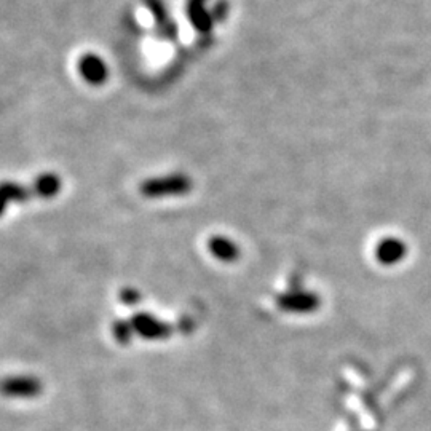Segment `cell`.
<instances>
[{
  "instance_id": "cell-1",
  "label": "cell",
  "mask_w": 431,
  "mask_h": 431,
  "mask_svg": "<svg viewBox=\"0 0 431 431\" xmlns=\"http://www.w3.org/2000/svg\"><path fill=\"white\" fill-rule=\"evenodd\" d=\"M3 393L10 396H33L39 392V385L34 380H10L3 383Z\"/></svg>"
}]
</instances>
